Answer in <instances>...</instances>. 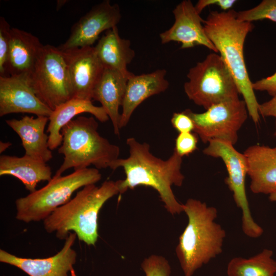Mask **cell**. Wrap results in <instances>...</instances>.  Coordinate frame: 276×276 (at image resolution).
<instances>
[{"instance_id":"obj_1","label":"cell","mask_w":276,"mask_h":276,"mask_svg":"<svg viewBox=\"0 0 276 276\" xmlns=\"http://www.w3.org/2000/svg\"><path fill=\"white\" fill-rule=\"evenodd\" d=\"M126 144L129 156L119 158L109 166L113 170L121 167L125 172V179L116 181L119 193L139 186L151 187L157 192L169 213L174 215L183 212V204L177 201L172 189V186L183 184L182 157L174 150L168 159L163 160L152 154L148 143H141L134 137L128 138Z\"/></svg>"},{"instance_id":"obj_2","label":"cell","mask_w":276,"mask_h":276,"mask_svg":"<svg viewBox=\"0 0 276 276\" xmlns=\"http://www.w3.org/2000/svg\"><path fill=\"white\" fill-rule=\"evenodd\" d=\"M205 33L227 65L245 101L248 114L255 123L260 115L257 99L245 65L243 48L245 38L254 25L239 20L237 12L210 11L203 21Z\"/></svg>"},{"instance_id":"obj_3","label":"cell","mask_w":276,"mask_h":276,"mask_svg":"<svg viewBox=\"0 0 276 276\" xmlns=\"http://www.w3.org/2000/svg\"><path fill=\"white\" fill-rule=\"evenodd\" d=\"M188 224L179 238L175 252L184 276H192L222 252L225 231L215 222L217 209L189 198L183 204Z\"/></svg>"},{"instance_id":"obj_4","label":"cell","mask_w":276,"mask_h":276,"mask_svg":"<svg viewBox=\"0 0 276 276\" xmlns=\"http://www.w3.org/2000/svg\"><path fill=\"white\" fill-rule=\"evenodd\" d=\"M119 193L116 182L112 180H106L99 187L85 186L43 221L44 228L61 240H65L73 231L79 240L95 245L98 238L99 213L108 200Z\"/></svg>"},{"instance_id":"obj_5","label":"cell","mask_w":276,"mask_h":276,"mask_svg":"<svg viewBox=\"0 0 276 276\" xmlns=\"http://www.w3.org/2000/svg\"><path fill=\"white\" fill-rule=\"evenodd\" d=\"M98 128L93 116H78L62 128V142L58 151L64 158L55 176L70 168L81 170L90 165L98 169L109 168L119 158L120 148L102 136Z\"/></svg>"},{"instance_id":"obj_6","label":"cell","mask_w":276,"mask_h":276,"mask_svg":"<svg viewBox=\"0 0 276 276\" xmlns=\"http://www.w3.org/2000/svg\"><path fill=\"white\" fill-rule=\"evenodd\" d=\"M101 177L98 169L94 168L74 170L64 176L54 175L42 188L16 200V218L26 223L43 221L69 201L75 191L95 184Z\"/></svg>"},{"instance_id":"obj_7","label":"cell","mask_w":276,"mask_h":276,"mask_svg":"<svg viewBox=\"0 0 276 276\" xmlns=\"http://www.w3.org/2000/svg\"><path fill=\"white\" fill-rule=\"evenodd\" d=\"M184 91L188 98L205 110L222 102L239 99L240 92L222 57L210 53L191 67Z\"/></svg>"},{"instance_id":"obj_8","label":"cell","mask_w":276,"mask_h":276,"mask_svg":"<svg viewBox=\"0 0 276 276\" xmlns=\"http://www.w3.org/2000/svg\"><path fill=\"white\" fill-rule=\"evenodd\" d=\"M29 77L37 97L52 110L73 98L67 64L58 47L43 45Z\"/></svg>"},{"instance_id":"obj_9","label":"cell","mask_w":276,"mask_h":276,"mask_svg":"<svg viewBox=\"0 0 276 276\" xmlns=\"http://www.w3.org/2000/svg\"><path fill=\"white\" fill-rule=\"evenodd\" d=\"M203 150L206 155L222 159L228 173L224 181L233 193L235 203L242 212V228L248 237H260L263 228L257 224L251 214L245 189V179L247 175V162L244 153H241L228 142L213 140Z\"/></svg>"},{"instance_id":"obj_10","label":"cell","mask_w":276,"mask_h":276,"mask_svg":"<svg viewBox=\"0 0 276 276\" xmlns=\"http://www.w3.org/2000/svg\"><path fill=\"white\" fill-rule=\"evenodd\" d=\"M185 111L193 121V131L203 143L219 140L233 145L238 141V131L248 114L245 101L239 99L218 103L202 113L189 109Z\"/></svg>"},{"instance_id":"obj_11","label":"cell","mask_w":276,"mask_h":276,"mask_svg":"<svg viewBox=\"0 0 276 276\" xmlns=\"http://www.w3.org/2000/svg\"><path fill=\"white\" fill-rule=\"evenodd\" d=\"M122 14L117 4L104 0L94 6L71 28L67 40L58 48L61 50L91 46L100 34L120 22Z\"/></svg>"},{"instance_id":"obj_12","label":"cell","mask_w":276,"mask_h":276,"mask_svg":"<svg viewBox=\"0 0 276 276\" xmlns=\"http://www.w3.org/2000/svg\"><path fill=\"white\" fill-rule=\"evenodd\" d=\"M61 51L67 64L73 98L91 101L94 88L104 70L95 47Z\"/></svg>"},{"instance_id":"obj_13","label":"cell","mask_w":276,"mask_h":276,"mask_svg":"<svg viewBox=\"0 0 276 276\" xmlns=\"http://www.w3.org/2000/svg\"><path fill=\"white\" fill-rule=\"evenodd\" d=\"M173 13L175 19L173 25L159 34L162 44L177 41L181 43V48L183 49L201 45L218 53L205 33L202 25L204 20L191 1L181 2L173 9Z\"/></svg>"},{"instance_id":"obj_14","label":"cell","mask_w":276,"mask_h":276,"mask_svg":"<svg viewBox=\"0 0 276 276\" xmlns=\"http://www.w3.org/2000/svg\"><path fill=\"white\" fill-rule=\"evenodd\" d=\"M52 111L37 97L28 76H0V117L28 113L49 117Z\"/></svg>"},{"instance_id":"obj_15","label":"cell","mask_w":276,"mask_h":276,"mask_svg":"<svg viewBox=\"0 0 276 276\" xmlns=\"http://www.w3.org/2000/svg\"><path fill=\"white\" fill-rule=\"evenodd\" d=\"M77 235L70 233L61 249L47 258H26L0 249V262L15 266L29 276H68L76 263L77 253L72 248Z\"/></svg>"},{"instance_id":"obj_16","label":"cell","mask_w":276,"mask_h":276,"mask_svg":"<svg viewBox=\"0 0 276 276\" xmlns=\"http://www.w3.org/2000/svg\"><path fill=\"white\" fill-rule=\"evenodd\" d=\"M167 71L158 69L151 73L134 75L128 80L121 113L120 129L125 127L136 107L151 96L166 90L169 86Z\"/></svg>"},{"instance_id":"obj_17","label":"cell","mask_w":276,"mask_h":276,"mask_svg":"<svg viewBox=\"0 0 276 276\" xmlns=\"http://www.w3.org/2000/svg\"><path fill=\"white\" fill-rule=\"evenodd\" d=\"M247 162L250 189L255 194H269L276 192V151L274 148L259 145L244 151Z\"/></svg>"},{"instance_id":"obj_18","label":"cell","mask_w":276,"mask_h":276,"mask_svg":"<svg viewBox=\"0 0 276 276\" xmlns=\"http://www.w3.org/2000/svg\"><path fill=\"white\" fill-rule=\"evenodd\" d=\"M48 121L49 117L45 116H25L19 120H7L6 123L20 138L25 155L47 163L53 157L49 135L44 132Z\"/></svg>"},{"instance_id":"obj_19","label":"cell","mask_w":276,"mask_h":276,"mask_svg":"<svg viewBox=\"0 0 276 276\" xmlns=\"http://www.w3.org/2000/svg\"><path fill=\"white\" fill-rule=\"evenodd\" d=\"M43 46L36 36L12 28L6 76L29 77Z\"/></svg>"},{"instance_id":"obj_20","label":"cell","mask_w":276,"mask_h":276,"mask_svg":"<svg viewBox=\"0 0 276 276\" xmlns=\"http://www.w3.org/2000/svg\"><path fill=\"white\" fill-rule=\"evenodd\" d=\"M129 79L118 71L104 68L93 93V99L101 104L117 135H120V130L119 108L122 105Z\"/></svg>"},{"instance_id":"obj_21","label":"cell","mask_w":276,"mask_h":276,"mask_svg":"<svg viewBox=\"0 0 276 276\" xmlns=\"http://www.w3.org/2000/svg\"><path fill=\"white\" fill-rule=\"evenodd\" d=\"M82 113H89L102 123L109 119L105 109L101 106L94 105L91 101L75 98L68 100L57 106L49 117L47 131L49 133L48 145L50 150H53L61 146L62 128L74 117Z\"/></svg>"},{"instance_id":"obj_22","label":"cell","mask_w":276,"mask_h":276,"mask_svg":"<svg viewBox=\"0 0 276 276\" xmlns=\"http://www.w3.org/2000/svg\"><path fill=\"white\" fill-rule=\"evenodd\" d=\"M104 68L118 71L130 78L134 74L127 70L135 57L130 40L121 38L117 26L105 31L95 47Z\"/></svg>"},{"instance_id":"obj_23","label":"cell","mask_w":276,"mask_h":276,"mask_svg":"<svg viewBox=\"0 0 276 276\" xmlns=\"http://www.w3.org/2000/svg\"><path fill=\"white\" fill-rule=\"evenodd\" d=\"M0 175H11L19 179L30 193L36 190L41 181L52 179L51 167L45 163L24 155L22 157L2 155Z\"/></svg>"},{"instance_id":"obj_24","label":"cell","mask_w":276,"mask_h":276,"mask_svg":"<svg viewBox=\"0 0 276 276\" xmlns=\"http://www.w3.org/2000/svg\"><path fill=\"white\" fill-rule=\"evenodd\" d=\"M273 251L264 249L249 258L235 257L228 262L227 276H274L276 261L272 258Z\"/></svg>"},{"instance_id":"obj_25","label":"cell","mask_w":276,"mask_h":276,"mask_svg":"<svg viewBox=\"0 0 276 276\" xmlns=\"http://www.w3.org/2000/svg\"><path fill=\"white\" fill-rule=\"evenodd\" d=\"M237 17L243 21L266 19L276 22V0H263L251 9L237 12Z\"/></svg>"},{"instance_id":"obj_26","label":"cell","mask_w":276,"mask_h":276,"mask_svg":"<svg viewBox=\"0 0 276 276\" xmlns=\"http://www.w3.org/2000/svg\"><path fill=\"white\" fill-rule=\"evenodd\" d=\"M145 276H170L171 266L164 257L152 255L146 258L141 264Z\"/></svg>"},{"instance_id":"obj_27","label":"cell","mask_w":276,"mask_h":276,"mask_svg":"<svg viewBox=\"0 0 276 276\" xmlns=\"http://www.w3.org/2000/svg\"><path fill=\"white\" fill-rule=\"evenodd\" d=\"M11 28L7 20L0 17V76H6L8 60Z\"/></svg>"},{"instance_id":"obj_28","label":"cell","mask_w":276,"mask_h":276,"mask_svg":"<svg viewBox=\"0 0 276 276\" xmlns=\"http://www.w3.org/2000/svg\"><path fill=\"white\" fill-rule=\"evenodd\" d=\"M197 135L192 132L179 133L175 140L174 150L182 157L192 153L197 148Z\"/></svg>"},{"instance_id":"obj_29","label":"cell","mask_w":276,"mask_h":276,"mask_svg":"<svg viewBox=\"0 0 276 276\" xmlns=\"http://www.w3.org/2000/svg\"><path fill=\"white\" fill-rule=\"evenodd\" d=\"M171 123L179 133L191 132L194 131L193 121L185 110L180 112L174 113L171 119Z\"/></svg>"},{"instance_id":"obj_30","label":"cell","mask_w":276,"mask_h":276,"mask_svg":"<svg viewBox=\"0 0 276 276\" xmlns=\"http://www.w3.org/2000/svg\"><path fill=\"white\" fill-rule=\"evenodd\" d=\"M254 90L266 91L273 97L276 95V72L272 75L258 80L252 84Z\"/></svg>"},{"instance_id":"obj_31","label":"cell","mask_w":276,"mask_h":276,"mask_svg":"<svg viewBox=\"0 0 276 276\" xmlns=\"http://www.w3.org/2000/svg\"><path fill=\"white\" fill-rule=\"evenodd\" d=\"M236 2V0H199L195 6V8L199 14L204 8L213 5L219 6L224 11H226L229 10Z\"/></svg>"},{"instance_id":"obj_32","label":"cell","mask_w":276,"mask_h":276,"mask_svg":"<svg viewBox=\"0 0 276 276\" xmlns=\"http://www.w3.org/2000/svg\"><path fill=\"white\" fill-rule=\"evenodd\" d=\"M259 112L263 117H273L276 118V95L270 100L262 104H259Z\"/></svg>"},{"instance_id":"obj_33","label":"cell","mask_w":276,"mask_h":276,"mask_svg":"<svg viewBox=\"0 0 276 276\" xmlns=\"http://www.w3.org/2000/svg\"><path fill=\"white\" fill-rule=\"evenodd\" d=\"M12 145V144L9 142H0V153H2L8 149L10 146Z\"/></svg>"},{"instance_id":"obj_34","label":"cell","mask_w":276,"mask_h":276,"mask_svg":"<svg viewBox=\"0 0 276 276\" xmlns=\"http://www.w3.org/2000/svg\"><path fill=\"white\" fill-rule=\"evenodd\" d=\"M269 199L271 201L276 202V192L270 194L269 196Z\"/></svg>"},{"instance_id":"obj_35","label":"cell","mask_w":276,"mask_h":276,"mask_svg":"<svg viewBox=\"0 0 276 276\" xmlns=\"http://www.w3.org/2000/svg\"><path fill=\"white\" fill-rule=\"evenodd\" d=\"M70 273H71V276H77V274H76V272L75 270H74V268H73L71 270Z\"/></svg>"},{"instance_id":"obj_36","label":"cell","mask_w":276,"mask_h":276,"mask_svg":"<svg viewBox=\"0 0 276 276\" xmlns=\"http://www.w3.org/2000/svg\"><path fill=\"white\" fill-rule=\"evenodd\" d=\"M274 135L276 136V122H275V131L274 133ZM275 151H276V147L274 148Z\"/></svg>"}]
</instances>
